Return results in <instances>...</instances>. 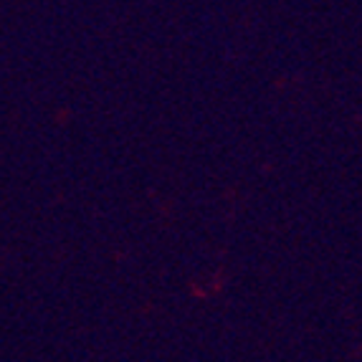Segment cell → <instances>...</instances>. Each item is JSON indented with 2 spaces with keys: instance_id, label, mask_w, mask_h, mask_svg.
I'll return each instance as SVG.
<instances>
[]
</instances>
